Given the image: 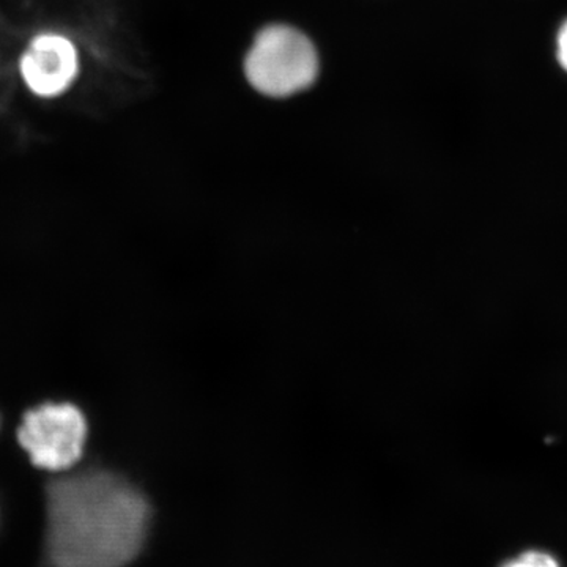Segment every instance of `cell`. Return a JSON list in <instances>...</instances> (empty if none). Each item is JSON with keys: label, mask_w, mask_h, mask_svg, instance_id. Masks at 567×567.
Returning a JSON list of instances; mask_svg holds the SVG:
<instances>
[{"label": "cell", "mask_w": 567, "mask_h": 567, "mask_svg": "<svg viewBox=\"0 0 567 567\" xmlns=\"http://www.w3.org/2000/svg\"><path fill=\"white\" fill-rule=\"evenodd\" d=\"M151 503L128 480L103 470L47 488V554L52 567H125L140 555Z\"/></svg>", "instance_id": "6da1fadb"}, {"label": "cell", "mask_w": 567, "mask_h": 567, "mask_svg": "<svg viewBox=\"0 0 567 567\" xmlns=\"http://www.w3.org/2000/svg\"><path fill=\"white\" fill-rule=\"evenodd\" d=\"M245 74L262 95L287 99L315 84L319 55L315 43L292 25H268L246 54Z\"/></svg>", "instance_id": "7a4b0ae2"}, {"label": "cell", "mask_w": 567, "mask_h": 567, "mask_svg": "<svg viewBox=\"0 0 567 567\" xmlns=\"http://www.w3.org/2000/svg\"><path fill=\"white\" fill-rule=\"evenodd\" d=\"M87 421L78 406L43 404L22 417L18 442L32 464L48 472H65L84 453Z\"/></svg>", "instance_id": "3957f363"}, {"label": "cell", "mask_w": 567, "mask_h": 567, "mask_svg": "<svg viewBox=\"0 0 567 567\" xmlns=\"http://www.w3.org/2000/svg\"><path fill=\"white\" fill-rule=\"evenodd\" d=\"M21 73L37 95H59L76 78V48L61 35L37 37L22 55Z\"/></svg>", "instance_id": "277c9868"}, {"label": "cell", "mask_w": 567, "mask_h": 567, "mask_svg": "<svg viewBox=\"0 0 567 567\" xmlns=\"http://www.w3.org/2000/svg\"><path fill=\"white\" fill-rule=\"evenodd\" d=\"M505 567H559L554 558L540 551H528L514 561L507 563Z\"/></svg>", "instance_id": "5b68a950"}, {"label": "cell", "mask_w": 567, "mask_h": 567, "mask_svg": "<svg viewBox=\"0 0 567 567\" xmlns=\"http://www.w3.org/2000/svg\"><path fill=\"white\" fill-rule=\"evenodd\" d=\"M558 59L567 70V22L563 25L561 32L558 35Z\"/></svg>", "instance_id": "8992f818"}]
</instances>
